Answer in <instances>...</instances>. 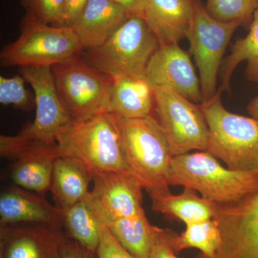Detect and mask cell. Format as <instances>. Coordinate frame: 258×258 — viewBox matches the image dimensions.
<instances>
[{"label":"cell","mask_w":258,"mask_h":258,"mask_svg":"<svg viewBox=\"0 0 258 258\" xmlns=\"http://www.w3.org/2000/svg\"><path fill=\"white\" fill-rule=\"evenodd\" d=\"M154 108V88L146 79L111 78L106 111L118 118H143Z\"/></svg>","instance_id":"cell-18"},{"label":"cell","mask_w":258,"mask_h":258,"mask_svg":"<svg viewBox=\"0 0 258 258\" xmlns=\"http://www.w3.org/2000/svg\"><path fill=\"white\" fill-rule=\"evenodd\" d=\"M103 223L120 243L137 258L149 257L160 230L149 222L146 214L131 218L108 220Z\"/></svg>","instance_id":"cell-23"},{"label":"cell","mask_w":258,"mask_h":258,"mask_svg":"<svg viewBox=\"0 0 258 258\" xmlns=\"http://www.w3.org/2000/svg\"><path fill=\"white\" fill-rule=\"evenodd\" d=\"M88 0H64V26L71 27L87 4Z\"/></svg>","instance_id":"cell-32"},{"label":"cell","mask_w":258,"mask_h":258,"mask_svg":"<svg viewBox=\"0 0 258 258\" xmlns=\"http://www.w3.org/2000/svg\"><path fill=\"white\" fill-rule=\"evenodd\" d=\"M20 74L33 89L36 112L33 121L20 133L0 137L2 155L13 159L57 145V134L73 120L57 94L51 67H21Z\"/></svg>","instance_id":"cell-3"},{"label":"cell","mask_w":258,"mask_h":258,"mask_svg":"<svg viewBox=\"0 0 258 258\" xmlns=\"http://www.w3.org/2000/svg\"><path fill=\"white\" fill-rule=\"evenodd\" d=\"M169 181L217 204L233 203L258 190V176L225 167L208 151L174 157Z\"/></svg>","instance_id":"cell-5"},{"label":"cell","mask_w":258,"mask_h":258,"mask_svg":"<svg viewBox=\"0 0 258 258\" xmlns=\"http://www.w3.org/2000/svg\"><path fill=\"white\" fill-rule=\"evenodd\" d=\"M120 5L127 12L129 16H139L143 18L147 0H111Z\"/></svg>","instance_id":"cell-33"},{"label":"cell","mask_w":258,"mask_h":258,"mask_svg":"<svg viewBox=\"0 0 258 258\" xmlns=\"http://www.w3.org/2000/svg\"><path fill=\"white\" fill-rule=\"evenodd\" d=\"M152 209L185 225L214 219L216 203L200 197L196 190L184 187L178 195H149Z\"/></svg>","instance_id":"cell-20"},{"label":"cell","mask_w":258,"mask_h":258,"mask_svg":"<svg viewBox=\"0 0 258 258\" xmlns=\"http://www.w3.org/2000/svg\"><path fill=\"white\" fill-rule=\"evenodd\" d=\"M241 26L237 22H223L212 17L197 0L196 11L186 38L189 52L193 55L200 72L203 101L217 93V76L224 55L234 32Z\"/></svg>","instance_id":"cell-10"},{"label":"cell","mask_w":258,"mask_h":258,"mask_svg":"<svg viewBox=\"0 0 258 258\" xmlns=\"http://www.w3.org/2000/svg\"><path fill=\"white\" fill-rule=\"evenodd\" d=\"M197 0H147L144 19L160 46L179 44L192 25Z\"/></svg>","instance_id":"cell-16"},{"label":"cell","mask_w":258,"mask_h":258,"mask_svg":"<svg viewBox=\"0 0 258 258\" xmlns=\"http://www.w3.org/2000/svg\"><path fill=\"white\" fill-rule=\"evenodd\" d=\"M129 17L111 0H88L71 27L84 50H91L104 43Z\"/></svg>","instance_id":"cell-17"},{"label":"cell","mask_w":258,"mask_h":258,"mask_svg":"<svg viewBox=\"0 0 258 258\" xmlns=\"http://www.w3.org/2000/svg\"><path fill=\"white\" fill-rule=\"evenodd\" d=\"M103 222L91 192L64 211L66 235L83 247L96 252Z\"/></svg>","instance_id":"cell-21"},{"label":"cell","mask_w":258,"mask_h":258,"mask_svg":"<svg viewBox=\"0 0 258 258\" xmlns=\"http://www.w3.org/2000/svg\"><path fill=\"white\" fill-rule=\"evenodd\" d=\"M145 78L152 88H170L194 103L203 102L200 79L179 44L159 47L148 63Z\"/></svg>","instance_id":"cell-13"},{"label":"cell","mask_w":258,"mask_h":258,"mask_svg":"<svg viewBox=\"0 0 258 258\" xmlns=\"http://www.w3.org/2000/svg\"><path fill=\"white\" fill-rule=\"evenodd\" d=\"M59 155L77 163L92 179L105 172H128L114 115L107 111L72 120L57 136Z\"/></svg>","instance_id":"cell-2"},{"label":"cell","mask_w":258,"mask_h":258,"mask_svg":"<svg viewBox=\"0 0 258 258\" xmlns=\"http://www.w3.org/2000/svg\"><path fill=\"white\" fill-rule=\"evenodd\" d=\"M222 238L218 224L215 219L194 222L186 225L181 235L174 237V248L176 252L185 249L196 248L206 257L215 255L221 245Z\"/></svg>","instance_id":"cell-25"},{"label":"cell","mask_w":258,"mask_h":258,"mask_svg":"<svg viewBox=\"0 0 258 258\" xmlns=\"http://www.w3.org/2000/svg\"><path fill=\"white\" fill-rule=\"evenodd\" d=\"M246 61V77L252 82L258 83V10L254 13L249 25L248 34L237 39L231 47V52L222 62L220 76L222 91L230 90L232 74L241 62Z\"/></svg>","instance_id":"cell-24"},{"label":"cell","mask_w":258,"mask_h":258,"mask_svg":"<svg viewBox=\"0 0 258 258\" xmlns=\"http://www.w3.org/2000/svg\"><path fill=\"white\" fill-rule=\"evenodd\" d=\"M25 79L21 75L12 78L0 77V103L13 105L20 109L28 110L31 107V98L25 88Z\"/></svg>","instance_id":"cell-28"},{"label":"cell","mask_w":258,"mask_h":258,"mask_svg":"<svg viewBox=\"0 0 258 258\" xmlns=\"http://www.w3.org/2000/svg\"><path fill=\"white\" fill-rule=\"evenodd\" d=\"M160 47L144 18L129 17L104 43L87 50L84 60L109 78L146 79V70Z\"/></svg>","instance_id":"cell-6"},{"label":"cell","mask_w":258,"mask_h":258,"mask_svg":"<svg viewBox=\"0 0 258 258\" xmlns=\"http://www.w3.org/2000/svg\"><path fill=\"white\" fill-rule=\"evenodd\" d=\"M45 224L64 225V211L53 206L44 196L15 185L0 197V224Z\"/></svg>","instance_id":"cell-15"},{"label":"cell","mask_w":258,"mask_h":258,"mask_svg":"<svg viewBox=\"0 0 258 258\" xmlns=\"http://www.w3.org/2000/svg\"><path fill=\"white\" fill-rule=\"evenodd\" d=\"M62 258H98L96 252L83 247L79 242L68 239L62 249Z\"/></svg>","instance_id":"cell-31"},{"label":"cell","mask_w":258,"mask_h":258,"mask_svg":"<svg viewBox=\"0 0 258 258\" xmlns=\"http://www.w3.org/2000/svg\"><path fill=\"white\" fill-rule=\"evenodd\" d=\"M221 233L216 258H258V190L243 198L215 205Z\"/></svg>","instance_id":"cell-11"},{"label":"cell","mask_w":258,"mask_h":258,"mask_svg":"<svg viewBox=\"0 0 258 258\" xmlns=\"http://www.w3.org/2000/svg\"><path fill=\"white\" fill-rule=\"evenodd\" d=\"M91 175L77 163L60 157L56 159L50 191L56 206L63 211L74 206L91 192Z\"/></svg>","instance_id":"cell-19"},{"label":"cell","mask_w":258,"mask_h":258,"mask_svg":"<svg viewBox=\"0 0 258 258\" xmlns=\"http://www.w3.org/2000/svg\"><path fill=\"white\" fill-rule=\"evenodd\" d=\"M221 88L200 104L208 122V151L227 168L258 176V120L226 109Z\"/></svg>","instance_id":"cell-4"},{"label":"cell","mask_w":258,"mask_h":258,"mask_svg":"<svg viewBox=\"0 0 258 258\" xmlns=\"http://www.w3.org/2000/svg\"><path fill=\"white\" fill-rule=\"evenodd\" d=\"M154 88V109L174 157L207 151L210 130L201 106L174 90Z\"/></svg>","instance_id":"cell-9"},{"label":"cell","mask_w":258,"mask_h":258,"mask_svg":"<svg viewBox=\"0 0 258 258\" xmlns=\"http://www.w3.org/2000/svg\"><path fill=\"white\" fill-rule=\"evenodd\" d=\"M51 69L57 94L73 120L106 111L111 78L79 55Z\"/></svg>","instance_id":"cell-8"},{"label":"cell","mask_w":258,"mask_h":258,"mask_svg":"<svg viewBox=\"0 0 258 258\" xmlns=\"http://www.w3.org/2000/svg\"><path fill=\"white\" fill-rule=\"evenodd\" d=\"M176 233L170 229L160 228L150 255L148 258H179L174 248V237Z\"/></svg>","instance_id":"cell-30"},{"label":"cell","mask_w":258,"mask_h":258,"mask_svg":"<svg viewBox=\"0 0 258 258\" xmlns=\"http://www.w3.org/2000/svg\"><path fill=\"white\" fill-rule=\"evenodd\" d=\"M115 119L129 174L149 195H170L169 180L174 155L157 118L150 115Z\"/></svg>","instance_id":"cell-1"},{"label":"cell","mask_w":258,"mask_h":258,"mask_svg":"<svg viewBox=\"0 0 258 258\" xmlns=\"http://www.w3.org/2000/svg\"><path fill=\"white\" fill-rule=\"evenodd\" d=\"M27 10L41 23L53 26H64V0H21Z\"/></svg>","instance_id":"cell-27"},{"label":"cell","mask_w":258,"mask_h":258,"mask_svg":"<svg viewBox=\"0 0 258 258\" xmlns=\"http://www.w3.org/2000/svg\"><path fill=\"white\" fill-rule=\"evenodd\" d=\"M96 252L98 258H137L120 243L104 223Z\"/></svg>","instance_id":"cell-29"},{"label":"cell","mask_w":258,"mask_h":258,"mask_svg":"<svg viewBox=\"0 0 258 258\" xmlns=\"http://www.w3.org/2000/svg\"><path fill=\"white\" fill-rule=\"evenodd\" d=\"M59 156L56 147L20 158L15 160L12 179L17 186L44 196L50 191L54 164Z\"/></svg>","instance_id":"cell-22"},{"label":"cell","mask_w":258,"mask_h":258,"mask_svg":"<svg viewBox=\"0 0 258 258\" xmlns=\"http://www.w3.org/2000/svg\"><path fill=\"white\" fill-rule=\"evenodd\" d=\"M205 8L220 21L237 22L241 26H249L258 10V0H208Z\"/></svg>","instance_id":"cell-26"},{"label":"cell","mask_w":258,"mask_h":258,"mask_svg":"<svg viewBox=\"0 0 258 258\" xmlns=\"http://www.w3.org/2000/svg\"><path fill=\"white\" fill-rule=\"evenodd\" d=\"M68 239L62 227L56 226L1 225L0 258H62Z\"/></svg>","instance_id":"cell-12"},{"label":"cell","mask_w":258,"mask_h":258,"mask_svg":"<svg viewBox=\"0 0 258 258\" xmlns=\"http://www.w3.org/2000/svg\"><path fill=\"white\" fill-rule=\"evenodd\" d=\"M84 50L72 27L53 26L26 14L15 41L0 54L2 67H51Z\"/></svg>","instance_id":"cell-7"},{"label":"cell","mask_w":258,"mask_h":258,"mask_svg":"<svg viewBox=\"0 0 258 258\" xmlns=\"http://www.w3.org/2000/svg\"><path fill=\"white\" fill-rule=\"evenodd\" d=\"M93 182L91 195L103 222L145 214L143 187L129 173H102L93 178Z\"/></svg>","instance_id":"cell-14"},{"label":"cell","mask_w":258,"mask_h":258,"mask_svg":"<svg viewBox=\"0 0 258 258\" xmlns=\"http://www.w3.org/2000/svg\"><path fill=\"white\" fill-rule=\"evenodd\" d=\"M247 111L252 118L258 120V96L254 97L253 99L249 102L247 106Z\"/></svg>","instance_id":"cell-34"}]
</instances>
